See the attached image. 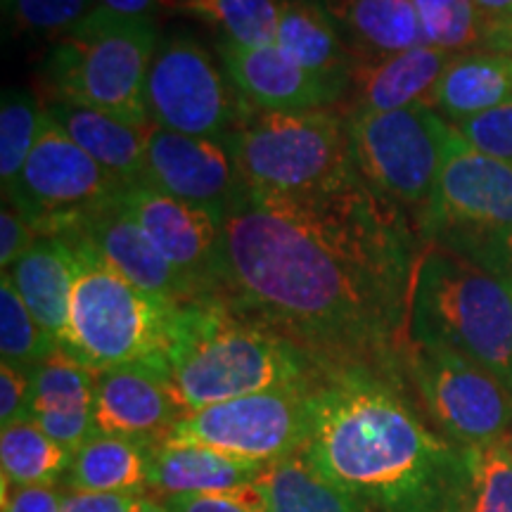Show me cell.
<instances>
[{
    "label": "cell",
    "mask_w": 512,
    "mask_h": 512,
    "mask_svg": "<svg viewBox=\"0 0 512 512\" xmlns=\"http://www.w3.org/2000/svg\"><path fill=\"white\" fill-rule=\"evenodd\" d=\"M422 238L358 176L316 195L242 190L221 219L209 297L264 325L325 370L406 382L403 349Z\"/></svg>",
    "instance_id": "6da1fadb"
},
{
    "label": "cell",
    "mask_w": 512,
    "mask_h": 512,
    "mask_svg": "<svg viewBox=\"0 0 512 512\" xmlns=\"http://www.w3.org/2000/svg\"><path fill=\"white\" fill-rule=\"evenodd\" d=\"M304 458L375 512L432 498L456 446L427 425L408 384L373 370H330L311 389Z\"/></svg>",
    "instance_id": "7a4b0ae2"
},
{
    "label": "cell",
    "mask_w": 512,
    "mask_h": 512,
    "mask_svg": "<svg viewBox=\"0 0 512 512\" xmlns=\"http://www.w3.org/2000/svg\"><path fill=\"white\" fill-rule=\"evenodd\" d=\"M166 370L188 413L249 394L311 387L328 373L309 351L214 297L174 306Z\"/></svg>",
    "instance_id": "3957f363"
},
{
    "label": "cell",
    "mask_w": 512,
    "mask_h": 512,
    "mask_svg": "<svg viewBox=\"0 0 512 512\" xmlns=\"http://www.w3.org/2000/svg\"><path fill=\"white\" fill-rule=\"evenodd\" d=\"M408 339L470 358L512 394V294L467 256L427 242L415 264Z\"/></svg>",
    "instance_id": "277c9868"
},
{
    "label": "cell",
    "mask_w": 512,
    "mask_h": 512,
    "mask_svg": "<svg viewBox=\"0 0 512 512\" xmlns=\"http://www.w3.org/2000/svg\"><path fill=\"white\" fill-rule=\"evenodd\" d=\"M159 41L157 22L95 8L50 50L43 67L48 105L69 102L117 114L133 124H152L147 74Z\"/></svg>",
    "instance_id": "5b68a950"
},
{
    "label": "cell",
    "mask_w": 512,
    "mask_h": 512,
    "mask_svg": "<svg viewBox=\"0 0 512 512\" xmlns=\"http://www.w3.org/2000/svg\"><path fill=\"white\" fill-rule=\"evenodd\" d=\"M223 140L242 185L264 195H316L358 178L347 117L337 107L252 112Z\"/></svg>",
    "instance_id": "8992f818"
},
{
    "label": "cell",
    "mask_w": 512,
    "mask_h": 512,
    "mask_svg": "<svg viewBox=\"0 0 512 512\" xmlns=\"http://www.w3.org/2000/svg\"><path fill=\"white\" fill-rule=\"evenodd\" d=\"M76 249V283L62 351L93 373L133 363L166 368V344L174 306L114 271L91 242L72 235Z\"/></svg>",
    "instance_id": "52a82bcc"
},
{
    "label": "cell",
    "mask_w": 512,
    "mask_h": 512,
    "mask_svg": "<svg viewBox=\"0 0 512 512\" xmlns=\"http://www.w3.org/2000/svg\"><path fill=\"white\" fill-rule=\"evenodd\" d=\"M344 117L358 176L382 200L401 209L420 233L437 192L453 126L432 107L349 112Z\"/></svg>",
    "instance_id": "ba28073f"
},
{
    "label": "cell",
    "mask_w": 512,
    "mask_h": 512,
    "mask_svg": "<svg viewBox=\"0 0 512 512\" xmlns=\"http://www.w3.org/2000/svg\"><path fill=\"white\" fill-rule=\"evenodd\" d=\"M403 375L415 406L453 446H482L512 434V394L470 358L408 339Z\"/></svg>",
    "instance_id": "9c48e42d"
},
{
    "label": "cell",
    "mask_w": 512,
    "mask_h": 512,
    "mask_svg": "<svg viewBox=\"0 0 512 512\" xmlns=\"http://www.w3.org/2000/svg\"><path fill=\"white\" fill-rule=\"evenodd\" d=\"M126 188V181L88 157L46 112L41 136L3 200L27 219L38 238H69Z\"/></svg>",
    "instance_id": "30bf717a"
},
{
    "label": "cell",
    "mask_w": 512,
    "mask_h": 512,
    "mask_svg": "<svg viewBox=\"0 0 512 512\" xmlns=\"http://www.w3.org/2000/svg\"><path fill=\"white\" fill-rule=\"evenodd\" d=\"M147 112L169 131L226 138L254 110L195 36L171 34L159 41L147 74Z\"/></svg>",
    "instance_id": "8fae6325"
},
{
    "label": "cell",
    "mask_w": 512,
    "mask_h": 512,
    "mask_svg": "<svg viewBox=\"0 0 512 512\" xmlns=\"http://www.w3.org/2000/svg\"><path fill=\"white\" fill-rule=\"evenodd\" d=\"M311 387L273 389L190 411L164 444L204 446L271 465L299 453L309 439Z\"/></svg>",
    "instance_id": "7c38bea8"
},
{
    "label": "cell",
    "mask_w": 512,
    "mask_h": 512,
    "mask_svg": "<svg viewBox=\"0 0 512 512\" xmlns=\"http://www.w3.org/2000/svg\"><path fill=\"white\" fill-rule=\"evenodd\" d=\"M512 228V164L467 145L453 128L432 207L420 226L425 242Z\"/></svg>",
    "instance_id": "4fadbf2b"
},
{
    "label": "cell",
    "mask_w": 512,
    "mask_h": 512,
    "mask_svg": "<svg viewBox=\"0 0 512 512\" xmlns=\"http://www.w3.org/2000/svg\"><path fill=\"white\" fill-rule=\"evenodd\" d=\"M140 185L214 211L221 219L245 190L226 140L185 136L155 124L147 131Z\"/></svg>",
    "instance_id": "5bb4252c"
},
{
    "label": "cell",
    "mask_w": 512,
    "mask_h": 512,
    "mask_svg": "<svg viewBox=\"0 0 512 512\" xmlns=\"http://www.w3.org/2000/svg\"><path fill=\"white\" fill-rule=\"evenodd\" d=\"M121 202L159 252L197 287L200 297H209L219 266L221 216L140 183L128 185Z\"/></svg>",
    "instance_id": "9a60e30c"
},
{
    "label": "cell",
    "mask_w": 512,
    "mask_h": 512,
    "mask_svg": "<svg viewBox=\"0 0 512 512\" xmlns=\"http://www.w3.org/2000/svg\"><path fill=\"white\" fill-rule=\"evenodd\" d=\"M185 415L164 366L133 363L95 375V425L102 434L159 446Z\"/></svg>",
    "instance_id": "2e32d148"
},
{
    "label": "cell",
    "mask_w": 512,
    "mask_h": 512,
    "mask_svg": "<svg viewBox=\"0 0 512 512\" xmlns=\"http://www.w3.org/2000/svg\"><path fill=\"white\" fill-rule=\"evenodd\" d=\"M219 60L254 112H306L339 107L344 91L323 76L306 72L278 46L242 48L216 43Z\"/></svg>",
    "instance_id": "e0dca14e"
},
{
    "label": "cell",
    "mask_w": 512,
    "mask_h": 512,
    "mask_svg": "<svg viewBox=\"0 0 512 512\" xmlns=\"http://www.w3.org/2000/svg\"><path fill=\"white\" fill-rule=\"evenodd\" d=\"M74 235L91 242L121 278L157 302L178 306L200 299L197 287L159 252L155 242L147 238L145 230L128 214L121 195L91 216Z\"/></svg>",
    "instance_id": "ac0fdd59"
},
{
    "label": "cell",
    "mask_w": 512,
    "mask_h": 512,
    "mask_svg": "<svg viewBox=\"0 0 512 512\" xmlns=\"http://www.w3.org/2000/svg\"><path fill=\"white\" fill-rule=\"evenodd\" d=\"M451 53L425 43L382 60L351 62L349 86L339 112H396L432 107L439 79L453 62Z\"/></svg>",
    "instance_id": "d6986e66"
},
{
    "label": "cell",
    "mask_w": 512,
    "mask_h": 512,
    "mask_svg": "<svg viewBox=\"0 0 512 512\" xmlns=\"http://www.w3.org/2000/svg\"><path fill=\"white\" fill-rule=\"evenodd\" d=\"M432 501L437 512H512V434L456 446Z\"/></svg>",
    "instance_id": "ffe728a7"
},
{
    "label": "cell",
    "mask_w": 512,
    "mask_h": 512,
    "mask_svg": "<svg viewBox=\"0 0 512 512\" xmlns=\"http://www.w3.org/2000/svg\"><path fill=\"white\" fill-rule=\"evenodd\" d=\"M5 273L41 328L62 349L76 283V249L72 242L67 238H38L34 247Z\"/></svg>",
    "instance_id": "44dd1931"
},
{
    "label": "cell",
    "mask_w": 512,
    "mask_h": 512,
    "mask_svg": "<svg viewBox=\"0 0 512 512\" xmlns=\"http://www.w3.org/2000/svg\"><path fill=\"white\" fill-rule=\"evenodd\" d=\"M351 60H382L425 46L413 0H323Z\"/></svg>",
    "instance_id": "7402d4cb"
},
{
    "label": "cell",
    "mask_w": 512,
    "mask_h": 512,
    "mask_svg": "<svg viewBox=\"0 0 512 512\" xmlns=\"http://www.w3.org/2000/svg\"><path fill=\"white\" fill-rule=\"evenodd\" d=\"M46 112L102 169L119 176L128 185L140 183L147 131L152 124H133L117 114L69 105V102H50Z\"/></svg>",
    "instance_id": "603a6c76"
},
{
    "label": "cell",
    "mask_w": 512,
    "mask_h": 512,
    "mask_svg": "<svg viewBox=\"0 0 512 512\" xmlns=\"http://www.w3.org/2000/svg\"><path fill=\"white\" fill-rule=\"evenodd\" d=\"M264 467L204 446L159 444L152 453L150 491L159 498L223 494L256 482Z\"/></svg>",
    "instance_id": "cb8c5ba5"
},
{
    "label": "cell",
    "mask_w": 512,
    "mask_h": 512,
    "mask_svg": "<svg viewBox=\"0 0 512 512\" xmlns=\"http://www.w3.org/2000/svg\"><path fill=\"white\" fill-rule=\"evenodd\" d=\"M275 46L306 72L323 76L347 95L354 60L323 0H280Z\"/></svg>",
    "instance_id": "d4e9b609"
},
{
    "label": "cell",
    "mask_w": 512,
    "mask_h": 512,
    "mask_svg": "<svg viewBox=\"0 0 512 512\" xmlns=\"http://www.w3.org/2000/svg\"><path fill=\"white\" fill-rule=\"evenodd\" d=\"M152 453H155V446L147 441L98 432L79 453H74L72 467L64 477L67 489L147 496Z\"/></svg>",
    "instance_id": "484cf974"
},
{
    "label": "cell",
    "mask_w": 512,
    "mask_h": 512,
    "mask_svg": "<svg viewBox=\"0 0 512 512\" xmlns=\"http://www.w3.org/2000/svg\"><path fill=\"white\" fill-rule=\"evenodd\" d=\"M512 100V55L475 50L453 57L434 93V110L458 124Z\"/></svg>",
    "instance_id": "4316f807"
},
{
    "label": "cell",
    "mask_w": 512,
    "mask_h": 512,
    "mask_svg": "<svg viewBox=\"0 0 512 512\" xmlns=\"http://www.w3.org/2000/svg\"><path fill=\"white\" fill-rule=\"evenodd\" d=\"M268 512H375L342 486L330 482L304 453H294L264 467L259 475Z\"/></svg>",
    "instance_id": "83f0119b"
},
{
    "label": "cell",
    "mask_w": 512,
    "mask_h": 512,
    "mask_svg": "<svg viewBox=\"0 0 512 512\" xmlns=\"http://www.w3.org/2000/svg\"><path fill=\"white\" fill-rule=\"evenodd\" d=\"M74 456L50 439L34 420H22L0 430V470L3 486L57 484L67 477Z\"/></svg>",
    "instance_id": "f1b7e54d"
},
{
    "label": "cell",
    "mask_w": 512,
    "mask_h": 512,
    "mask_svg": "<svg viewBox=\"0 0 512 512\" xmlns=\"http://www.w3.org/2000/svg\"><path fill=\"white\" fill-rule=\"evenodd\" d=\"M95 375L64 351L31 370V418L95 411Z\"/></svg>",
    "instance_id": "f546056e"
},
{
    "label": "cell",
    "mask_w": 512,
    "mask_h": 512,
    "mask_svg": "<svg viewBox=\"0 0 512 512\" xmlns=\"http://www.w3.org/2000/svg\"><path fill=\"white\" fill-rule=\"evenodd\" d=\"M181 12L219 29L223 41L242 48L273 46L278 38L280 0H185Z\"/></svg>",
    "instance_id": "4dcf8cb0"
},
{
    "label": "cell",
    "mask_w": 512,
    "mask_h": 512,
    "mask_svg": "<svg viewBox=\"0 0 512 512\" xmlns=\"http://www.w3.org/2000/svg\"><path fill=\"white\" fill-rule=\"evenodd\" d=\"M46 107L31 91L24 88H5L0 100V181L3 195L17 183L24 164L41 136Z\"/></svg>",
    "instance_id": "1f68e13d"
},
{
    "label": "cell",
    "mask_w": 512,
    "mask_h": 512,
    "mask_svg": "<svg viewBox=\"0 0 512 512\" xmlns=\"http://www.w3.org/2000/svg\"><path fill=\"white\" fill-rule=\"evenodd\" d=\"M60 351V344L41 328L34 313L22 302L10 275L0 278V356L3 363L22 368H36Z\"/></svg>",
    "instance_id": "d6a6232c"
},
{
    "label": "cell",
    "mask_w": 512,
    "mask_h": 512,
    "mask_svg": "<svg viewBox=\"0 0 512 512\" xmlns=\"http://www.w3.org/2000/svg\"><path fill=\"white\" fill-rule=\"evenodd\" d=\"M430 46L451 55L489 50V31L472 0H413Z\"/></svg>",
    "instance_id": "836d02e7"
},
{
    "label": "cell",
    "mask_w": 512,
    "mask_h": 512,
    "mask_svg": "<svg viewBox=\"0 0 512 512\" xmlns=\"http://www.w3.org/2000/svg\"><path fill=\"white\" fill-rule=\"evenodd\" d=\"M95 8L98 0H15L8 15L24 34L60 41Z\"/></svg>",
    "instance_id": "e575fe53"
},
{
    "label": "cell",
    "mask_w": 512,
    "mask_h": 512,
    "mask_svg": "<svg viewBox=\"0 0 512 512\" xmlns=\"http://www.w3.org/2000/svg\"><path fill=\"white\" fill-rule=\"evenodd\" d=\"M437 245L453 249V252L467 256L489 273H494L512 294V228L460 235V238L437 242Z\"/></svg>",
    "instance_id": "d590c367"
},
{
    "label": "cell",
    "mask_w": 512,
    "mask_h": 512,
    "mask_svg": "<svg viewBox=\"0 0 512 512\" xmlns=\"http://www.w3.org/2000/svg\"><path fill=\"white\" fill-rule=\"evenodd\" d=\"M451 126L475 150L512 164V100Z\"/></svg>",
    "instance_id": "8d00e7d4"
},
{
    "label": "cell",
    "mask_w": 512,
    "mask_h": 512,
    "mask_svg": "<svg viewBox=\"0 0 512 512\" xmlns=\"http://www.w3.org/2000/svg\"><path fill=\"white\" fill-rule=\"evenodd\" d=\"M169 512H268L259 479L223 494L162 498Z\"/></svg>",
    "instance_id": "74e56055"
},
{
    "label": "cell",
    "mask_w": 512,
    "mask_h": 512,
    "mask_svg": "<svg viewBox=\"0 0 512 512\" xmlns=\"http://www.w3.org/2000/svg\"><path fill=\"white\" fill-rule=\"evenodd\" d=\"M31 370L0 363V427L31 420Z\"/></svg>",
    "instance_id": "f35d334b"
},
{
    "label": "cell",
    "mask_w": 512,
    "mask_h": 512,
    "mask_svg": "<svg viewBox=\"0 0 512 512\" xmlns=\"http://www.w3.org/2000/svg\"><path fill=\"white\" fill-rule=\"evenodd\" d=\"M36 240V230L29 226L27 219L10 202L3 200V209H0V266L3 271H10L34 247Z\"/></svg>",
    "instance_id": "ab89813d"
},
{
    "label": "cell",
    "mask_w": 512,
    "mask_h": 512,
    "mask_svg": "<svg viewBox=\"0 0 512 512\" xmlns=\"http://www.w3.org/2000/svg\"><path fill=\"white\" fill-rule=\"evenodd\" d=\"M62 503L57 484L3 486V512H62Z\"/></svg>",
    "instance_id": "60d3db41"
},
{
    "label": "cell",
    "mask_w": 512,
    "mask_h": 512,
    "mask_svg": "<svg viewBox=\"0 0 512 512\" xmlns=\"http://www.w3.org/2000/svg\"><path fill=\"white\" fill-rule=\"evenodd\" d=\"M145 496L93 494V491H67L62 512H138Z\"/></svg>",
    "instance_id": "b9f144b4"
},
{
    "label": "cell",
    "mask_w": 512,
    "mask_h": 512,
    "mask_svg": "<svg viewBox=\"0 0 512 512\" xmlns=\"http://www.w3.org/2000/svg\"><path fill=\"white\" fill-rule=\"evenodd\" d=\"M185 0H98V8L126 19H150L157 22L159 15L181 12Z\"/></svg>",
    "instance_id": "7bdbcfd3"
},
{
    "label": "cell",
    "mask_w": 512,
    "mask_h": 512,
    "mask_svg": "<svg viewBox=\"0 0 512 512\" xmlns=\"http://www.w3.org/2000/svg\"><path fill=\"white\" fill-rule=\"evenodd\" d=\"M489 31V50L503 53V41L512 29V0H472Z\"/></svg>",
    "instance_id": "ee69618b"
},
{
    "label": "cell",
    "mask_w": 512,
    "mask_h": 512,
    "mask_svg": "<svg viewBox=\"0 0 512 512\" xmlns=\"http://www.w3.org/2000/svg\"><path fill=\"white\" fill-rule=\"evenodd\" d=\"M380 512H437V508H434L432 498H415V501L392 505V508H384Z\"/></svg>",
    "instance_id": "f6af8a7d"
},
{
    "label": "cell",
    "mask_w": 512,
    "mask_h": 512,
    "mask_svg": "<svg viewBox=\"0 0 512 512\" xmlns=\"http://www.w3.org/2000/svg\"><path fill=\"white\" fill-rule=\"evenodd\" d=\"M138 512H169V510H166V505H164L162 498H159V501H157V498L145 496L143 501H140Z\"/></svg>",
    "instance_id": "bcb514c9"
},
{
    "label": "cell",
    "mask_w": 512,
    "mask_h": 512,
    "mask_svg": "<svg viewBox=\"0 0 512 512\" xmlns=\"http://www.w3.org/2000/svg\"><path fill=\"white\" fill-rule=\"evenodd\" d=\"M503 53L512 55V29L508 31V36H505V43H503Z\"/></svg>",
    "instance_id": "7dc6e473"
},
{
    "label": "cell",
    "mask_w": 512,
    "mask_h": 512,
    "mask_svg": "<svg viewBox=\"0 0 512 512\" xmlns=\"http://www.w3.org/2000/svg\"><path fill=\"white\" fill-rule=\"evenodd\" d=\"M12 3H15V0H3V10H5V12H10Z\"/></svg>",
    "instance_id": "c3c4849f"
}]
</instances>
